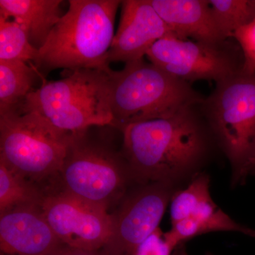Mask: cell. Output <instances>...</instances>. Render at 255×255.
I'll return each mask as SVG.
<instances>
[{
    "instance_id": "1",
    "label": "cell",
    "mask_w": 255,
    "mask_h": 255,
    "mask_svg": "<svg viewBox=\"0 0 255 255\" xmlns=\"http://www.w3.org/2000/svg\"><path fill=\"white\" fill-rule=\"evenodd\" d=\"M202 102L165 118L130 124L121 130L122 154L132 180L140 184H173L200 163L213 137L201 109Z\"/></svg>"
},
{
    "instance_id": "2",
    "label": "cell",
    "mask_w": 255,
    "mask_h": 255,
    "mask_svg": "<svg viewBox=\"0 0 255 255\" xmlns=\"http://www.w3.org/2000/svg\"><path fill=\"white\" fill-rule=\"evenodd\" d=\"M41 49L33 66L43 77L56 69L110 73L108 60L116 14L122 1L70 0Z\"/></svg>"
},
{
    "instance_id": "3",
    "label": "cell",
    "mask_w": 255,
    "mask_h": 255,
    "mask_svg": "<svg viewBox=\"0 0 255 255\" xmlns=\"http://www.w3.org/2000/svg\"><path fill=\"white\" fill-rule=\"evenodd\" d=\"M112 127L122 130L130 124L165 118L204 97L190 83L144 59L110 73Z\"/></svg>"
},
{
    "instance_id": "4",
    "label": "cell",
    "mask_w": 255,
    "mask_h": 255,
    "mask_svg": "<svg viewBox=\"0 0 255 255\" xmlns=\"http://www.w3.org/2000/svg\"><path fill=\"white\" fill-rule=\"evenodd\" d=\"M110 98V73L83 69L61 80L43 82L18 107L38 114L60 131L73 134L112 127Z\"/></svg>"
},
{
    "instance_id": "5",
    "label": "cell",
    "mask_w": 255,
    "mask_h": 255,
    "mask_svg": "<svg viewBox=\"0 0 255 255\" xmlns=\"http://www.w3.org/2000/svg\"><path fill=\"white\" fill-rule=\"evenodd\" d=\"M213 137L229 159L233 182L255 175V73L216 83L201 104Z\"/></svg>"
},
{
    "instance_id": "6",
    "label": "cell",
    "mask_w": 255,
    "mask_h": 255,
    "mask_svg": "<svg viewBox=\"0 0 255 255\" xmlns=\"http://www.w3.org/2000/svg\"><path fill=\"white\" fill-rule=\"evenodd\" d=\"M91 128L73 134L58 174V189L109 210L122 201L132 178L122 151L94 137Z\"/></svg>"
},
{
    "instance_id": "7",
    "label": "cell",
    "mask_w": 255,
    "mask_h": 255,
    "mask_svg": "<svg viewBox=\"0 0 255 255\" xmlns=\"http://www.w3.org/2000/svg\"><path fill=\"white\" fill-rule=\"evenodd\" d=\"M72 137L19 107L0 112V159L41 188L58 179Z\"/></svg>"
},
{
    "instance_id": "8",
    "label": "cell",
    "mask_w": 255,
    "mask_h": 255,
    "mask_svg": "<svg viewBox=\"0 0 255 255\" xmlns=\"http://www.w3.org/2000/svg\"><path fill=\"white\" fill-rule=\"evenodd\" d=\"M146 56L156 66L187 82L208 80L217 83L243 68L239 45L226 41L208 43L179 39L170 34L155 42Z\"/></svg>"
},
{
    "instance_id": "9",
    "label": "cell",
    "mask_w": 255,
    "mask_h": 255,
    "mask_svg": "<svg viewBox=\"0 0 255 255\" xmlns=\"http://www.w3.org/2000/svg\"><path fill=\"white\" fill-rule=\"evenodd\" d=\"M126 194L112 215V232L102 255H131L159 228L173 196L172 183L152 182Z\"/></svg>"
},
{
    "instance_id": "10",
    "label": "cell",
    "mask_w": 255,
    "mask_h": 255,
    "mask_svg": "<svg viewBox=\"0 0 255 255\" xmlns=\"http://www.w3.org/2000/svg\"><path fill=\"white\" fill-rule=\"evenodd\" d=\"M41 209L47 222L65 246L98 251L110 238L112 215L108 209L58 188L47 190Z\"/></svg>"
},
{
    "instance_id": "11",
    "label": "cell",
    "mask_w": 255,
    "mask_h": 255,
    "mask_svg": "<svg viewBox=\"0 0 255 255\" xmlns=\"http://www.w3.org/2000/svg\"><path fill=\"white\" fill-rule=\"evenodd\" d=\"M121 5L120 22L108 53L110 64L143 59L155 42L172 34L150 0H124Z\"/></svg>"
},
{
    "instance_id": "12",
    "label": "cell",
    "mask_w": 255,
    "mask_h": 255,
    "mask_svg": "<svg viewBox=\"0 0 255 255\" xmlns=\"http://www.w3.org/2000/svg\"><path fill=\"white\" fill-rule=\"evenodd\" d=\"M41 206H25L0 214V251L4 255H56L65 247Z\"/></svg>"
},
{
    "instance_id": "13",
    "label": "cell",
    "mask_w": 255,
    "mask_h": 255,
    "mask_svg": "<svg viewBox=\"0 0 255 255\" xmlns=\"http://www.w3.org/2000/svg\"><path fill=\"white\" fill-rule=\"evenodd\" d=\"M156 12L179 39L221 43L226 39L220 31L209 0H150Z\"/></svg>"
},
{
    "instance_id": "14",
    "label": "cell",
    "mask_w": 255,
    "mask_h": 255,
    "mask_svg": "<svg viewBox=\"0 0 255 255\" xmlns=\"http://www.w3.org/2000/svg\"><path fill=\"white\" fill-rule=\"evenodd\" d=\"M61 0H0V16L11 18L26 31L32 46L40 50L63 16Z\"/></svg>"
},
{
    "instance_id": "15",
    "label": "cell",
    "mask_w": 255,
    "mask_h": 255,
    "mask_svg": "<svg viewBox=\"0 0 255 255\" xmlns=\"http://www.w3.org/2000/svg\"><path fill=\"white\" fill-rule=\"evenodd\" d=\"M38 70L22 61H0V112L18 107L36 90Z\"/></svg>"
},
{
    "instance_id": "16",
    "label": "cell",
    "mask_w": 255,
    "mask_h": 255,
    "mask_svg": "<svg viewBox=\"0 0 255 255\" xmlns=\"http://www.w3.org/2000/svg\"><path fill=\"white\" fill-rule=\"evenodd\" d=\"M215 231H231L255 237V230L236 222L219 209L215 203L204 211L188 219L178 221L173 226L174 236L182 242Z\"/></svg>"
},
{
    "instance_id": "17",
    "label": "cell",
    "mask_w": 255,
    "mask_h": 255,
    "mask_svg": "<svg viewBox=\"0 0 255 255\" xmlns=\"http://www.w3.org/2000/svg\"><path fill=\"white\" fill-rule=\"evenodd\" d=\"M46 191L0 159V214L25 206H41Z\"/></svg>"
},
{
    "instance_id": "18",
    "label": "cell",
    "mask_w": 255,
    "mask_h": 255,
    "mask_svg": "<svg viewBox=\"0 0 255 255\" xmlns=\"http://www.w3.org/2000/svg\"><path fill=\"white\" fill-rule=\"evenodd\" d=\"M38 53L18 23L0 16V61H22L33 66Z\"/></svg>"
},
{
    "instance_id": "19",
    "label": "cell",
    "mask_w": 255,
    "mask_h": 255,
    "mask_svg": "<svg viewBox=\"0 0 255 255\" xmlns=\"http://www.w3.org/2000/svg\"><path fill=\"white\" fill-rule=\"evenodd\" d=\"M216 24L226 39L255 19V0H209Z\"/></svg>"
},
{
    "instance_id": "20",
    "label": "cell",
    "mask_w": 255,
    "mask_h": 255,
    "mask_svg": "<svg viewBox=\"0 0 255 255\" xmlns=\"http://www.w3.org/2000/svg\"><path fill=\"white\" fill-rule=\"evenodd\" d=\"M209 187V176L199 174L185 189L174 194L170 201L172 224L187 219L198 206L212 199Z\"/></svg>"
},
{
    "instance_id": "21",
    "label": "cell",
    "mask_w": 255,
    "mask_h": 255,
    "mask_svg": "<svg viewBox=\"0 0 255 255\" xmlns=\"http://www.w3.org/2000/svg\"><path fill=\"white\" fill-rule=\"evenodd\" d=\"M184 245L176 246L158 228L131 255H187Z\"/></svg>"
},
{
    "instance_id": "22",
    "label": "cell",
    "mask_w": 255,
    "mask_h": 255,
    "mask_svg": "<svg viewBox=\"0 0 255 255\" xmlns=\"http://www.w3.org/2000/svg\"><path fill=\"white\" fill-rule=\"evenodd\" d=\"M233 37L243 53V73H255V19L238 28Z\"/></svg>"
},
{
    "instance_id": "23",
    "label": "cell",
    "mask_w": 255,
    "mask_h": 255,
    "mask_svg": "<svg viewBox=\"0 0 255 255\" xmlns=\"http://www.w3.org/2000/svg\"><path fill=\"white\" fill-rule=\"evenodd\" d=\"M56 255H102L100 251H90L76 249L65 246Z\"/></svg>"
},
{
    "instance_id": "24",
    "label": "cell",
    "mask_w": 255,
    "mask_h": 255,
    "mask_svg": "<svg viewBox=\"0 0 255 255\" xmlns=\"http://www.w3.org/2000/svg\"><path fill=\"white\" fill-rule=\"evenodd\" d=\"M206 255H214L211 254V253H206Z\"/></svg>"
},
{
    "instance_id": "25",
    "label": "cell",
    "mask_w": 255,
    "mask_h": 255,
    "mask_svg": "<svg viewBox=\"0 0 255 255\" xmlns=\"http://www.w3.org/2000/svg\"></svg>"
}]
</instances>
